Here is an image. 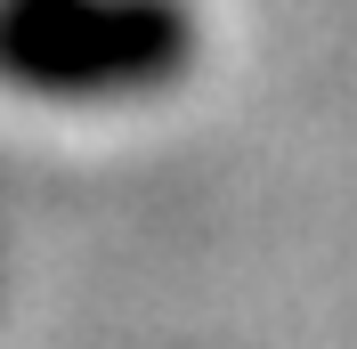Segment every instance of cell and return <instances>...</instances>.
I'll return each mask as SVG.
<instances>
[{
  "instance_id": "1",
  "label": "cell",
  "mask_w": 357,
  "mask_h": 349,
  "mask_svg": "<svg viewBox=\"0 0 357 349\" xmlns=\"http://www.w3.org/2000/svg\"><path fill=\"white\" fill-rule=\"evenodd\" d=\"M195 57L203 24L187 0H0V82L24 98H155Z\"/></svg>"
}]
</instances>
